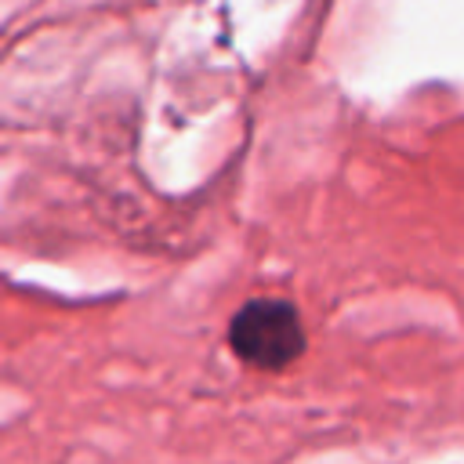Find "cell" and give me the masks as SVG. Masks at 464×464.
Listing matches in <instances>:
<instances>
[{
    "label": "cell",
    "instance_id": "1",
    "mask_svg": "<svg viewBox=\"0 0 464 464\" xmlns=\"http://www.w3.org/2000/svg\"><path fill=\"white\" fill-rule=\"evenodd\" d=\"M232 352L257 370H283L304 352V326L290 301L254 297L228 323Z\"/></svg>",
    "mask_w": 464,
    "mask_h": 464
}]
</instances>
